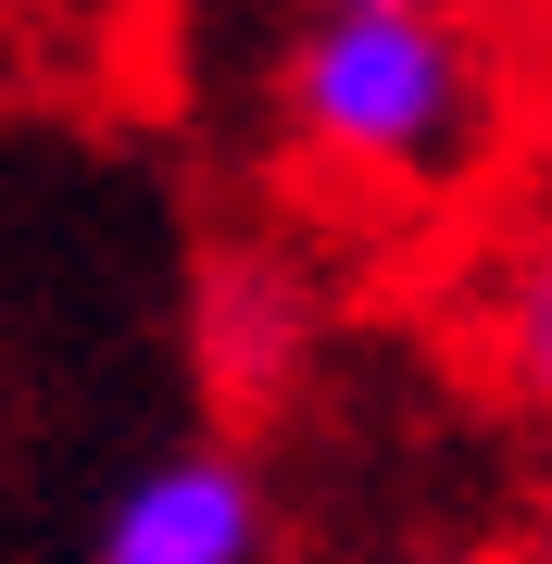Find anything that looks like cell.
I'll return each instance as SVG.
<instances>
[{
	"label": "cell",
	"instance_id": "cell-1",
	"mask_svg": "<svg viewBox=\"0 0 552 564\" xmlns=\"http://www.w3.org/2000/svg\"><path fill=\"white\" fill-rule=\"evenodd\" d=\"M277 113L314 176L365 202H452L502 151V39L477 0H302Z\"/></svg>",
	"mask_w": 552,
	"mask_h": 564
},
{
	"label": "cell",
	"instance_id": "cell-5",
	"mask_svg": "<svg viewBox=\"0 0 552 564\" xmlns=\"http://www.w3.org/2000/svg\"><path fill=\"white\" fill-rule=\"evenodd\" d=\"M427 564H465V552H427Z\"/></svg>",
	"mask_w": 552,
	"mask_h": 564
},
{
	"label": "cell",
	"instance_id": "cell-3",
	"mask_svg": "<svg viewBox=\"0 0 552 564\" xmlns=\"http://www.w3.org/2000/svg\"><path fill=\"white\" fill-rule=\"evenodd\" d=\"M477 364L528 426H552V214L528 239H502L477 276Z\"/></svg>",
	"mask_w": 552,
	"mask_h": 564
},
{
	"label": "cell",
	"instance_id": "cell-2",
	"mask_svg": "<svg viewBox=\"0 0 552 564\" xmlns=\"http://www.w3.org/2000/svg\"><path fill=\"white\" fill-rule=\"evenodd\" d=\"M88 564H277V502L226 440H188L113 489Z\"/></svg>",
	"mask_w": 552,
	"mask_h": 564
},
{
	"label": "cell",
	"instance_id": "cell-4",
	"mask_svg": "<svg viewBox=\"0 0 552 564\" xmlns=\"http://www.w3.org/2000/svg\"><path fill=\"white\" fill-rule=\"evenodd\" d=\"M515 564H552V514H540V527H528V552H515Z\"/></svg>",
	"mask_w": 552,
	"mask_h": 564
}]
</instances>
